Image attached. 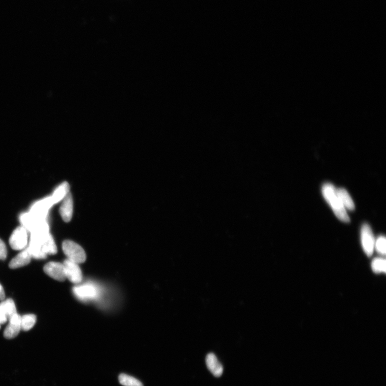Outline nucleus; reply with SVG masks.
<instances>
[{"label": "nucleus", "mask_w": 386, "mask_h": 386, "mask_svg": "<svg viewBox=\"0 0 386 386\" xmlns=\"http://www.w3.org/2000/svg\"><path fill=\"white\" fill-rule=\"evenodd\" d=\"M323 195L325 199L331 205L336 217L342 222H350L346 209L337 194L336 188L330 183H326L322 188Z\"/></svg>", "instance_id": "f257e3e1"}, {"label": "nucleus", "mask_w": 386, "mask_h": 386, "mask_svg": "<svg viewBox=\"0 0 386 386\" xmlns=\"http://www.w3.org/2000/svg\"><path fill=\"white\" fill-rule=\"evenodd\" d=\"M62 250L68 259L80 264L86 260V254L79 244L71 240L62 243Z\"/></svg>", "instance_id": "f03ea898"}, {"label": "nucleus", "mask_w": 386, "mask_h": 386, "mask_svg": "<svg viewBox=\"0 0 386 386\" xmlns=\"http://www.w3.org/2000/svg\"><path fill=\"white\" fill-rule=\"evenodd\" d=\"M73 293L79 299L83 301L95 300L100 295L99 288L90 283L75 287L73 288Z\"/></svg>", "instance_id": "7ed1b4c3"}, {"label": "nucleus", "mask_w": 386, "mask_h": 386, "mask_svg": "<svg viewBox=\"0 0 386 386\" xmlns=\"http://www.w3.org/2000/svg\"><path fill=\"white\" fill-rule=\"evenodd\" d=\"M9 243L14 250L22 251L25 249L28 244L27 230L22 226L16 228L9 239Z\"/></svg>", "instance_id": "20e7f679"}, {"label": "nucleus", "mask_w": 386, "mask_h": 386, "mask_svg": "<svg viewBox=\"0 0 386 386\" xmlns=\"http://www.w3.org/2000/svg\"><path fill=\"white\" fill-rule=\"evenodd\" d=\"M31 237L34 238L39 242L43 252L47 256L54 255L57 253V248L50 232L41 234L31 233Z\"/></svg>", "instance_id": "39448f33"}, {"label": "nucleus", "mask_w": 386, "mask_h": 386, "mask_svg": "<svg viewBox=\"0 0 386 386\" xmlns=\"http://www.w3.org/2000/svg\"><path fill=\"white\" fill-rule=\"evenodd\" d=\"M63 265L66 278L73 284H80L82 280V273L79 264L67 259L64 260Z\"/></svg>", "instance_id": "423d86ee"}, {"label": "nucleus", "mask_w": 386, "mask_h": 386, "mask_svg": "<svg viewBox=\"0 0 386 386\" xmlns=\"http://www.w3.org/2000/svg\"><path fill=\"white\" fill-rule=\"evenodd\" d=\"M54 204L51 196L46 197L34 203L30 212L38 218L46 219L49 210Z\"/></svg>", "instance_id": "0eeeda50"}, {"label": "nucleus", "mask_w": 386, "mask_h": 386, "mask_svg": "<svg viewBox=\"0 0 386 386\" xmlns=\"http://www.w3.org/2000/svg\"><path fill=\"white\" fill-rule=\"evenodd\" d=\"M361 240L364 252L368 257L372 255L374 250L375 240L370 226L364 224L361 230Z\"/></svg>", "instance_id": "6e6552de"}, {"label": "nucleus", "mask_w": 386, "mask_h": 386, "mask_svg": "<svg viewBox=\"0 0 386 386\" xmlns=\"http://www.w3.org/2000/svg\"><path fill=\"white\" fill-rule=\"evenodd\" d=\"M44 271L47 275L56 280L63 282L66 279L63 263L49 262L45 265Z\"/></svg>", "instance_id": "1a4fd4ad"}, {"label": "nucleus", "mask_w": 386, "mask_h": 386, "mask_svg": "<svg viewBox=\"0 0 386 386\" xmlns=\"http://www.w3.org/2000/svg\"><path fill=\"white\" fill-rule=\"evenodd\" d=\"M8 320L9 324L6 328L4 335L7 339H13L16 337L22 330L21 316L17 313Z\"/></svg>", "instance_id": "9d476101"}, {"label": "nucleus", "mask_w": 386, "mask_h": 386, "mask_svg": "<svg viewBox=\"0 0 386 386\" xmlns=\"http://www.w3.org/2000/svg\"><path fill=\"white\" fill-rule=\"evenodd\" d=\"M60 213L62 220L65 222H69L72 219L73 214V201L70 193L62 201Z\"/></svg>", "instance_id": "9b49d317"}, {"label": "nucleus", "mask_w": 386, "mask_h": 386, "mask_svg": "<svg viewBox=\"0 0 386 386\" xmlns=\"http://www.w3.org/2000/svg\"><path fill=\"white\" fill-rule=\"evenodd\" d=\"M206 364L207 368L216 377H220L223 373V368L218 358L213 353L206 356Z\"/></svg>", "instance_id": "f8f14e48"}, {"label": "nucleus", "mask_w": 386, "mask_h": 386, "mask_svg": "<svg viewBox=\"0 0 386 386\" xmlns=\"http://www.w3.org/2000/svg\"><path fill=\"white\" fill-rule=\"evenodd\" d=\"M31 258L29 253L25 249L11 261L9 268L16 269L27 265L29 264Z\"/></svg>", "instance_id": "ddd939ff"}, {"label": "nucleus", "mask_w": 386, "mask_h": 386, "mask_svg": "<svg viewBox=\"0 0 386 386\" xmlns=\"http://www.w3.org/2000/svg\"><path fill=\"white\" fill-rule=\"evenodd\" d=\"M26 249L29 253L31 257L35 259H45L47 257L40 243L34 238L30 237V242Z\"/></svg>", "instance_id": "4468645a"}, {"label": "nucleus", "mask_w": 386, "mask_h": 386, "mask_svg": "<svg viewBox=\"0 0 386 386\" xmlns=\"http://www.w3.org/2000/svg\"><path fill=\"white\" fill-rule=\"evenodd\" d=\"M69 193V186L67 182H64L56 188L51 196L54 204L62 201Z\"/></svg>", "instance_id": "2eb2a0df"}, {"label": "nucleus", "mask_w": 386, "mask_h": 386, "mask_svg": "<svg viewBox=\"0 0 386 386\" xmlns=\"http://www.w3.org/2000/svg\"><path fill=\"white\" fill-rule=\"evenodd\" d=\"M337 194L345 209L353 210L355 209V204L349 195L344 188L337 190Z\"/></svg>", "instance_id": "dca6fc26"}, {"label": "nucleus", "mask_w": 386, "mask_h": 386, "mask_svg": "<svg viewBox=\"0 0 386 386\" xmlns=\"http://www.w3.org/2000/svg\"><path fill=\"white\" fill-rule=\"evenodd\" d=\"M0 308L3 310L8 320L17 313L15 304L12 299H7L3 301L0 303Z\"/></svg>", "instance_id": "f3484780"}, {"label": "nucleus", "mask_w": 386, "mask_h": 386, "mask_svg": "<svg viewBox=\"0 0 386 386\" xmlns=\"http://www.w3.org/2000/svg\"><path fill=\"white\" fill-rule=\"evenodd\" d=\"M37 317L34 314H26L21 317V326L23 331H29L35 325Z\"/></svg>", "instance_id": "a211bd4d"}, {"label": "nucleus", "mask_w": 386, "mask_h": 386, "mask_svg": "<svg viewBox=\"0 0 386 386\" xmlns=\"http://www.w3.org/2000/svg\"><path fill=\"white\" fill-rule=\"evenodd\" d=\"M119 381L124 386H144L143 383L138 379L124 373L119 375Z\"/></svg>", "instance_id": "6ab92c4d"}, {"label": "nucleus", "mask_w": 386, "mask_h": 386, "mask_svg": "<svg viewBox=\"0 0 386 386\" xmlns=\"http://www.w3.org/2000/svg\"><path fill=\"white\" fill-rule=\"evenodd\" d=\"M372 268L373 271L379 274L381 272H385L386 265L385 260L382 258H375L372 262Z\"/></svg>", "instance_id": "aec40b11"}, {"label": "nucleus", "mask_w": 386, "mask_h": 386, "mask_svg": "<svg viewBox=\"0 0 386 386\" xmlns=\"http://www.w3.org/2000/svg\"><path fill=\"white\" fill-rule=\"evenodd\" d=\"M385 238L382 235L375 241L374 249L382 256L385 254Z\"/></svg>", "instance_id": "412c9836"}, {"label": "nucleus", "mask_w": 386, "mask_h": 386, "mask_svg": "<svg viewBox=\"0 0 386 386\" xmlns=\"http://www.w3.org/2000/svg\"><path fill=\"white\" fill-rule=\"evenodd\" d=\"M7 257V250L5 242L0 239V260H5Z\"/></svg>", "instance_id": "4be33fe9"}, {"label": "nucleus", "mask_w": 386, "mask_h": 386, "mask_svg": "<svg viewBox=\"0 0 386 386\" xmlns=\"http://www.w3.org/2000/svg\"><path fill=\"white\" fill-rule=\"evenodd\" d=\"M7 320L6 316L3 312L2 308H0V325L5 324L7 322Z\"/></svg>", "instance_id": "5701e85b"}, {"label": "nucleus", "mask_w": 386, "mask_h": 386, "mask_svg": "<svg viewBox=\"0 0 386 386\" xmlns=\"http://www.w3.org/2000/svg\"><path fill=\"white\" fill-rule=\"evenodd\" d=\"M5 298V293L4 289L2 286L1 284H0V300L3 301Z\"/></svg>", "instance_id": "b1692460"}, {"label": "nucleus", "mask_w": 386, "mask_h": 386, "mask_svg": "<svg viewBox=\"0 0 386 386\" xmlns=\"http://www.w3.org/2000/svg\"><path fill=\"white\" fill-rule=\"evenodd\" d=\"M0 329H1V325H0Z\"/></svg>", "instance_id": "393cba45"}]
</instances>
